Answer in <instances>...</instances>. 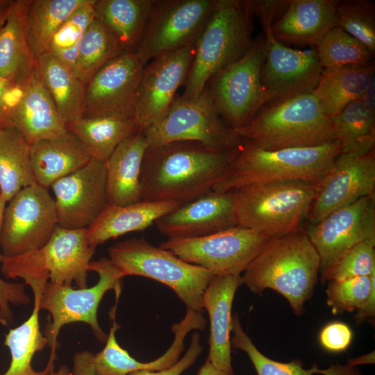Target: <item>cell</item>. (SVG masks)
Returning <instances> with one entry per match:
<instances>
[{
  "instance_id": "cell-1",
  "label": "cell",
  "mask_w": 375,
  "mask_h": 375,
  "mask_svg": "<svg viewBox=\"0 0 375 375\" xmlns=\"http://www.w3.org/2000/svg\"><path fill=\"white\" fill-rule=\"evenodd\" d=\"M234 149L217 151L193 141L149 147L141 169L142 200L185 203L212 191Z\"/></svg>"
},
{
  "instance_id": "cell-2",
  "label": "cell",
  "mask_w": 375,
  "mask_h": 375,
  "mask_svg": "<svg viewBox=\"0 0 375 375\" xmlns=\"http://www.w3.org/2000/svg\"><path fill=\"white\" fill-rule=\"evenodd\" d=\"M320 259L306 230L301 228L272 238L243 272L242 284L260 294L271 289L288 302L301 316L313 294L319 274Z\"/></svg>"
},
{
  "instance_id": "cell-3",
  "label": "cell",
  "mask_w": 375,
  "mask_h": 375,
  "mask_svg": "<svg viewBox=\"0 0 375 375\" xmlns=\"http://www.w3.org/2000/svg\"><path fill=\"white\" fill-rule=\"evenodd\" d=\"M342 152L339 141L317 147L268 150L242 140L212 191L229 192L256 184L301 181L319 183Z\"/></svg>"
},
{
  "instance_id": "cell-4",
  "label": "cell",
  "mask_w": 375,
  "mask_h": 375,
  "mask_svg": "<svg viewBox=\"0 0 375 375\" xmlns=\"http://www.w3.org/2000/svg\"><path fill=\"white\" fill-rule=\"evenodd\" d=\"M253 1L214 0L194 42L192 63L181 96L197 98L216 73L239 60L252 47Z\"/></svg>"
},
{
  "instance_id": "cell-5",
  "label": "cell",
  "mask_w": 375,
  "mask_h": 375,
  "mask_svg": "<svg viewBox=\"0 0 375 375\" xmlns=\"http://www.w3.org/2000/svg\"><path fill=\"white\" fill-rule=\"evenodd\" d=\"M235 135L268 150L317 147L337 141L331 117L312 91L263 106Z\"/></svg>"
},
{
  "instance_id": "cell-6",
  "label": "cell",
  "mask_w": 375,
  "mask_h": 375,
  "mask_svg": "<svg viewBox=\"0 0 375 375\" xmlns=\"http://www.w3.org/2000/svg\"><path fill=\"white\" fill-rule=\"evenodd\" d=\"M96 247L90 246L85 229L56 227L42 248L15 257H3L1 271L6 278H22L31 287L34 300L40 296L49 279L55 284L88 288V266Z\"/></svg>"
},
{
  "instance_id": "cell-7",
  "label": "cell",
  "mask_w": 375,
  "mask_h": 375,
  "mask_svg": "<svg viewBox=\"0 0 375 375\" xmlns=\"http://www.w3.org/2000/svg\"><path fill=\"white\" fill-rule=\"evenodd\" d=\"M318 185L287 181L232 191L237 224L271 238L294 232L308 217Z\"/></svg>"
},
{
  "instance_id": "cell-8",
  "label": "cell",
  "mask_w": 375,
  "mask_h": 375,
  "mask_svg": "<svg viewBox=\"0 0 375 375\" xmlns=\"http://www.w3.org/2000/svg\"><path fill=\"white\" fill-rule=\"evenodd\" d=\"M108 252L123 277L139 276L158 281L172 289L187 308L203 310L202 296L215 276L210 271L187 262L143 238L118 242Z\"/></svg>"
},
{
  "instance_id": "cell-9",
  "label": "cell",
  "mask_w": 375,
  "mask_h": 375,
  "mask_svg": "<svg viewBox=\"0 0 375 375\" xmlns=\"http://www.w3.org/2000/svg\"><path fill=\"white\" fill-rule=\"evenodd\" d=\"M88 271L99 274L98 282L91 288L74 289L72 285L47 282L39 300L40 310H47L51 317L45 328L44 337L51 348V355L44 371L53 370L58 336L61 328L67 324L83 322L91 327L97 339L103 342L107 335L100 327L97 319L99 303L110 290L119 297L122 274L109 258H101L90 261Z\"/></svg>"
},
{
  "instance_id": "cell-10",
  "label": "cell",
  "mask_w": 375,
  "mask_h": 375,
  "mask_svg": "<svg viewBox=\"0 0 375 375\" xmlns=\"http://www.w3.org/2000/svg\"><path fill=\"white\" fill-rule=\"evenodd\" d=\"M283 4L284 1H253L264 31L261 80L267 103L312 91L323 70L315 49H292L274 37L271 26Z\"/></svg>"
},
{
  "instance_id": "cell-11",
  "label": "cell",
  "mask_w": 375,
  "mask_h": 375,
  "mask_svg": "<svg viewBox=\"0 0 375 375\" xmlns=\"http://www.w3.org/2000/svg\"><path fill=\"white\" fill-rule=\"evenodd\" d=\"M142 131L149 147L193 141L215 150L231 151L242 141L219 115L207 86L195 99L175 97L164 115Z\"/></svg>"
},
{
  "instance_id": "cell-12",
  "label": "cell",
  "mask_w": 375,
  "mask_h": 375,
  "mask_svg": "<svg viewBox=\"0 0 375 375\" xmlns=\"http://www.w3.org/2000/svg\"><path fill=\"white\" fill-rule=\"evenodd\" d=\"M264 58L263 37H258L242 58L207 83L217 112L232 129L248 124L268 103L261 80Z\"/></svg>"
},
{
  "instance_id": "cell-13",
  "label": "cell",
  "mask_w": 375,
  "mask_h": 375,
  "mask_svg": "<svg viewBox=\"0 0 375 375\" xmlns=\"http://www.w3.org/2000/svg\"><path fill=\"white\" fill-rule=\"evenodd\" d=\"M271 238L257 231L235 226L201 238L167 239L159 247L215 276L241 275Z\"/></svg>"
},
{
  "instance_id": "cell-14",
  "label": "cell",
  "mask_w": 375,
  "mask_h": 375,
  "mask_svg": "<svg viewBox=\"0 0 375 375\" xmlns=\"http://www.w3.org/2000/svg\"><path fill=\"white\" fill-rule=\"evenodd\" d=\"M54 199L38 184L15 194L6 208L0 235L3 257H15L38 250L52 237L56 227Z\"/></svg>"
},
{
  "instance_id": "cell-15",
  "label": "cell",
  "mask_w": 375,
  "mask_h": 375,
  "mask_svg": "<svg viewBox=\"0 0 375 375\" xmlns=\"http://www.w3.org/2000/svg\"><path fill=\"white\" fill-rule=\"evenodd\" d=\"M214 0H156L133 52L144 65L194 43Z\"/></svg>"
},
{
  "instance_id": "cell-16",
  "label": "cell",
  "mask_w": 375,
  "mask_h": 375,
  "mask_svg": "<svg viewBox=\"0 0 375 375\" xmlns=\"http://www.w3.org/2000/svg\"><path fill=\"white\" fill-rule=\"evenodd\" d=\"M306 232L319 254L322 281L350 249L375 240V193L331 212Z\"/></svg>"
},
{
  "instance_id": "cell-17",
  "label": "cell",
  "mask_w": 375,
  "mask_h": 375,
  "mask_svg": "<svg viewBox=\"0 0 375 375\" xmlns=\"http://www.w3.org/2000/svg\"><path fill=\"white\" fill-rule=\"evenodd\" d=\"M194 54V43L167 52L146 65L137 90L132 118L144 131L167 111L184 85Z\"/></svg>"
},
{
  "instance_id": "cell-18",
  "label": "cell",
  "mask_w": 375,
  "mask_h": 375,
  "mask_svg": "<svg viewBox=\"0 0 375 375\" xmlns=\"http://www.w3.org/2000/svg\"><path fill=\"white\" fill-rule=\"evenodd\" d=\"M51 188L58 226L63 228H87L108 203L105 163L94 159L57 180Z\"/></svg>"
},
{
  "instance_id": "cell-19",
  "label": "cell",
  "mask_w": 375,
  "mask_h": 375,
  "mask_svg": "<svg viewBox=\"0 0 375 375\" xmlns=\"http://www.w3.org/2000/svg\"><path fill=\"white\" fill-rule=\"evenodd\" d=\"M374 188L375 149L364 153L341 152L318 185L308 217L310 224L374 193Z\"/></svg>"
},
{
  "instance_id": "cell-20",
  "label": "cell",
  "mask_w": 375,
  "mask_h": 375,
  "mask_svg": "<svg viewBox=\"0 0 375 375\" xmlns=\"http://www.w3.org/2000/svg\"><path fill=\"white\" fill-rule=\"evenodd\" d=\"M145 65L133 51H122L107 62L85 85L82 117H131Z\"/></svg>"
},
{
  "instance_id": "cell-21",
  "label": "cell",
  "mask_w": 375,
  "mask_h": 375,
  "mask_svg": "<svg viewBox=\"0 0 375 375\" xmlns=\"http://www.w3.org/2000/svg\"><path fill=\"white\" fill-rule=\"evenodd\" d=\"M159 232L167 239L201 238L238 226L233 194L211 191L158 219Z\"/></svg>"
},
{
  "instance_id": "cell-22",
  "label": "cell",
  "mask_w": 375,
  "mask_h": 375,
  "mask_svg": "<svg viewBox=\"0 0 375 375\" xmlns=\"http://www.w3.org/2000/svg\"><path fill=\"white\" fill-rule=\"evenodd\" d=\"M117 303L110 312L112 324L104 348L92 356V367L96 375H128L139 370L160 371L175 364L184 350V340L192 331L202 330L204 322L197 312L188 310L183 319L172 326L174 335L169 349L157 359L142 362L133 358L118 344L116 331L120 328L115 320Z\"/></svg>"
},
{
  "instance_id": "cell-23",
  "label": "cell",
  "mask_w": 375,
  "mask_h": 375,
  "mask_svg": "<svg viewBox=\"0 0 375 375\" xmlns=\"http://www.w3.org/2000/svg\"><path fill=\"white\" fill-rule=\"evenodd\" d=\"M0 125L16 128L30 146L40 140L58 138L67 131L66 122L35 69Z\"/></svg>"
},
{
  "instance_id": "cell-24",
  "label": "cell",
  "mask_w": 375,
  "mask_h": 375,
  "mask_svg": "<svg viewBox=\"0 0 375 375\" xmlns=\"http://www.w3.org/2000/svg\"><path fill=\"white\" fill-rule=\"evenodd\" d=\"M338 0H289L273 20L276 39L285 45L315 46L336 24Z\"/></svg>"
},
{
  "instance_id": "cell-25",
  "label": "cell",
  "mask_w": 375,
  "mask_h": 375,
  "mask_svg": "<svg viewBox=\"0 0 375 375\" xmlns=\"http://www.w3.org/2000/svg\"><path fill=\"white\" fill-rule=\"evenodd\" d=\"M241 275L214 276L202 296V307L210 319L207 360L216 368L233 374L230 344L232 305Z\"/></svg>"
},
{
  "instance_id": "cell-26",
  "label": "cell",
  "mask_w": 375,
  "mask_h": 375,
  "mask_svg": "<svg viewBox=\"0 0 375 375\" xmlns=\"http://www.w3.org/2000/svg\"><path fill=\"white\" fill-rule=\"evenodd\" d=\"M182 204L175 201L148 200L124 206L108 203L101 215L86 228L87 241L90 246L97 247L110 239L143 231Z\"/></svg>"
},
{
  "instance_id": "cell-27",
  "label": "cell",
  "mask_w": 375,
  "mask_h": 375,
  "mask_svg": "<svg viewBox=\"0 0 375 375\" xmlns=\"http://www.w3.org/2000/svg\"><path fill=\"white\" fill-rule=\"evenodd\" d=\"M149 146L139 130L122 141L104 162L108 203L124 206L142 200L141 169Z\"/></svg>"
},
{
  "instance_id": "cell-28",
  "label": "cell",
  "mask_w": 375,
  "mask_h": 375,
  "mask_svg": "<svg viewBox=\"0 0 375 375\" xmlns=\"http://www.w3.org/2000/svg\"><path fill=\"white\" fill-rule=\"evenodd\" d=\"M30 3L10 1L6 19L0 28V76L20 85L31 77L36 62L28 41Z\"/></svg>"
},
{
  "instance_id": "cell-29",
  "label": "cell",
  "mask_w": 375,
  "mask_h": 375,
  "mask_svg": "<svg viewBox=\"0 0 375 375\" xmlns=\"http://www.w3.org/2000/svg\"><path fill=\"white\" fill-rule=\"evenodd\" d=\"M30 155L36 183L46 189L91 159L80 141L68 130L58 138L31 144Z\"/></svg>"
},
{
  "instance_id": "cell-30",
  "label": "cell",
  "mask_w": 375,
  "mask_h": 375,
  "mask_svg": "<svg viewBox=\"0 0 375 375\" xmlns=\"http://www.w3.org/2000/svg\"><path fill=\"white\" fill-rule=\"evenodd\" d=\"M374 77V61L363 65L323 69L312 92L331 117L350 103L361 100Z\"/></svg>"
},
{
  "instance_id": "cell-31",
  "label": "cell",
  "mask_w": 375,
  "mask_h": 375,
  "mask_svg": "<svg viewBox=\"0 0 375 375\" xmlns=\"http://www.w3.org/2000/svg\"><path fill=\"white\" fill-rule=\"evenodd\" d=\"M35 72L67 124L82 117L85 85L72 68L46 52L36 59Z\"/></svg>"
},
{
  "instance_id": "cell-32",
  "label": "cell",
  "mask_w": 375,
  "mask_h": 375,
  "mask_svg": "<svg viewBox=\"0 0 375 375\" xmlns=\"http://www.w3.org/2000/svg\"><path fill=\"white\" fill-rule=\"evenodd\" d=\"M91 159L105 162L117 146L138 131L133 118L126 115L82 117L67 124Z\"/></svg>"
},
{
  "instance_id": "cell-33",
  "label": "cell",
  "mask_w": 375,
  "mask_h": 375,
  "mask_svg": "<svg viewBox=\"0 0 375 375\" xmlns=\"http://www.w3.org/2000/svg\"><path fill=\"white\" fill-rule=\"evenodd\" d=\"M156 0H95L94 18L113 36L123 51H133Z\"/></svg>"
},
{
  "instance_id": "cell-34",
  "label": "cell",
  "mask_w": 375,
  "mask_h": 375,
  "mask_svg": "<svg viewBox=\"0 0 375 375\" xmlns=\"http://www.w3.org/2000/svg\"><path fill=\"white\" fill-rule=\"evenodd\" d=\"M37 184L30 155V145L21 132L0 125V189L7 202L22 189Z\"/></svg>"
},
{
  "instance_id": "cell-35",
  "label": "cell",
  "mask_w": 375,
  "mask_h": 375,
  "mask_svg": "<svg viewBox=\"0 0 375 375\" xmlns=\"http://www.w3.org/2000/svg\"><path fill=\"white\" fill-rule=\"evenodd\" d=\"M88 0H31L28 41L36 59L47 52L55 33Z\"/></svg>"
},
{
  "instance_id": "cell-36",
  "label": "cell",
  "mask_w": 375,
  "mask_h": 375,
  "mask_svg": "<svg viewBox=\"0 0 375 375\" xmlns=\"http://www.w3.org/2000/svg\"><path fill=\"white\" fill-rule=\"evenodd\" d=\"M331 119L342 153H364L374 149L375 112L362 101L350 103Z\"/></svg>"
},
{
  "instance_id": "cell-37",
  "label": "cell",
  "mask_w": 375,
  "mask_h": 375,
  "mask_svg": "<svg viewBox=\"0 0 375 375\" xmlns=\"http://www.w3.org/2000/svg\"><path fill=\"white\" fill-rule=\"evenodd\" d=\"M39 302L34 301L31 315L21 325L10 329L6 335L4 345L10 352L8 369L2 375H47L44 371L38 372L32 367L34 354L48 344L40 331Z\"/></svg>"
},
{
  "instance_id": "cell-38",
  "label": "cell",
  "mask_w": 375,
  "mask_h": 375,
  "mask_svg": "<svg viewBox=\"0 0 375 375\" xmlns=\"http://www.w3.org/2000/svg\"><path fill=\"white\" fill-rule=\"evenodd\" d=\"M122 51L111 33L94 18L81 40L73 70L86 85L101 67Z\"/></svg>"
},
{
  "instance_id": "cell-39",
  "label": "cell",
  "mask_w": 375,
  "mask_h": 375,
  "mask_svg": "<svg viewBox=\"0 0 375 375\" xmlns=\"http://www.w3.org/2000/svg\"><path fill=\"white\" fill-rule=\"evenodd\" d=\"M315 49L323 69L363 65L374 57L367 47L338 26L331 28Z\"/></svg>"
},
{
  "instance_id": "cell-40",
  "label": "cell",
  "mask_w": 375,
  "mask_h": 375,
  "mask_svg": "<svg viewBox=\"0 0 375 375\" xmlns=\"http://www.w3.org/2000/svg\"><path fill=\"white\" fill-rule=\"evenodd\" d=\"M230 338L231 349L244 351L251 361L258 375H326L328 369H321L317 364L306 369L301 360H293L289 362H281L269 358L262 353L252 342L243 330L239 315H232Z\"/></svg>"
},
{
  "instance_id": "cell-41",
  "label": "cell",
  "mask_w": 375,
  "mask_h": 375,
  "mask_svg": "<svg viewBox=\"0 0 375 375\" xmlns=\"http://www.w3.org/2000/svg\"><path fill=\"white\" fill-rule=\"evenodd\" d=\"M94 2L88 0L60 26L51 40L47 52L72 69L81 40L94 18Z\"/></svg>"
},
{
  "instance_id": "cell-42",
  "label": "cell",
  "mask_w": 375,
  "mask_h": 375,
  "mask_svg": "<svg viewBox=\"0 0 375 375\" xmlns=\"http://www.w3.org/2000/svg\"><path fill=\"white\" fill-rule=\"evenodd\" d=\"M336 24L375 53V4L369 0L339 1Z\"/></svg>"
},
{
  "instance_id": "cell-43",
  "label": "cell",
  "mask_w": 375,
  "mask_h": 375,
  "mask_svg": "<svg viewBox=\"0 0 375 375\" xmlns=\"http://www.w3.org/2000/svg\"><path fill=\"white\" fill-rule=\"evenodd\" d=\"M375 287V273L370 276H354L328 282L326 303L335 315L353 312L367 300Z\"/></svg>"
},
{
  "instance_id": "cell-44",
  "label": "cell",
  "mask_w": 375,
  "mask_h": 375,
  "mask_svg": "<svg viewBox=\"0 0 375 375\" xmlns=\"http://www.w3.org/2000/svg\"><path fill=\"white\" fill-rule=\"evenodd\" d=\"M375 240L360 242L347 251L327 273L322 283L375 273Z\"/></svg>"
},
{
  "instance_id": "cell-45",
  "label": "cell",
  "mask_w": 375,
  "mask_h": 375,
  "mask_svg": "<svg viewBox=\"0 0 375 375\" xmlns=\"http://www.w3.org/2000/svg\"><path fill=\"white\" fill-rule=\"evenodd\" d=\"M202 351L200 334L195 331L191 336L188 350L172 366L160 371H135L128 375H181L193 365ZM92 355L88 351L76 353L73 360L72 375H96L92 367Z\"/></svg>"
},
{
  "instance_id": "cell-46",
  "label": "cell",
  "mask_w": 375,
  "mask_h": 375,
  "mask_svg": "<svg viewBox=\"0 0 375 375\" xmlns=\"http://www.w3.org/2000/svg\"><path fill=\"white\" fill-rule=\"evenodd\" d=\"M25 283H10L0 277V324H12V312L10 305H27L30 297L25 291Z\"/></svg>"
},
{
  "instance_id": "cell-47",
  "label": "cell",
  "mask_w": 375,
  "mask_h": 375,
  "mask_svg": "<svg viewBox=\"0 0 375 375\" xmlns=\"http://www.w3.org/2000/svg\"><path fill=\"white\" fill-rule=\"evenodd\" d=\"M353 332L351 328L342 322H333L321 330L319 340L322 347L331 352L346 350L351 344Z\"/></svg>"
},
{
  "instance_id": "cell-48",
  "label": "cell",
  "mask_w": 375,
  "mask_h": 375,
  "mask_svg": "<svg viewBox=\"0 0 375 375\" xmlns=\"http://www.w3.org/2000/svg\"><path fill=\"white\" fill-rule=\"evenodd\" d=\"M24 85L0 76V122L16 103Z\"/></svg>"
},
{
  "instance_id": "cell-49",
  "label": "cell",
  "mask_w": 375,
  "mask_h": 375,
  "mask_svg": "<svg viewBox=\"0 0 375 375\" xmlns=\"http://www.w3.org/2000/svg\"><path fill=\"white\" fill-rule=\"evenodd\" d=\"M375 317V287L373 288L365 303L356 310L353 319L357 325L366 322L374 321Z\"/></svg>"
},
{
  "instance_id": "cell-50",
  "label": "cell",
  "mask_w": 375,
  "mask_h": 375,
  "mask_svg": "<svg viewBox=\"0 0 375 375\" xmlns=\"http://www.w3.org/2000/svg\"><path fill=\"white\" fill-rule=\"evenodd\" d=\"M356 366L351 360L347 365L332 364L326 375H361Z\"/></svg>"
},
{
  "instance_id": "cell-51",
  "label": "cell",
  "mask_w": 375,
  "mask_h": 375,
  "mask_svg": "<svg viewBox=\"0 0 375 375\" xmlns=\"http://www.w3.org/2000/svg\"><path fill=\"white\" fill-rule=\"evenodd\" d=\"M375 77L371 81L360 101L371 110L375 112Z\"/></svg>"
},
{
  "instance_id": "cell-52",
  "label": "cell",
  "mask_w": 375,
  "mask_h": 375,
  "mask_svg": "<svg viewBox=\"0 0 375 375\" xmlns=\"http://www.w3.org/2000/svg\"><path fill=\"white\" fill-rule=\"evenodd\" d=\"M197 375H233L218 369L206 359L204 364L200 367Z\"/></svg>"
},
{
  "instance_id": "cell-53",
  "label": "cell",
  "mask_w": 375,
  "mask_h": 375,
  "mask_svg": "<svg viewBox=\"0 0 375 375\" xmlns=\"http://www.w3.org/2000/svg\"><path fill=\"white\" fill-rule=\"evenodd\" d=\"M10 1L0 0V28L4 24L9 9Z\"/></svg>"
},
{
  "instance_id": "cell-54",
  "label": "cell",
  "mask_w": 375,
  "mask_h": 375,
  "mask_svg": "<svg viewBox=\"0 0 375 375\" xmlns=\"http://www.w3.org/2000/svg\"><path fill=\"white\" fill-rule=\"evenodd\" d=\"M7 203V201H6V199H4L3 194H2V192L1 191V189H0V235H1V228H2V225H3V217H4V213H5V210H6V203ZM3 255L1 252V250H0V264H1V260L3 258Z\"/></svg>"
},
{
  "instance_id": "cell-55",
  "label": "cell",
  "mask_w": 375,
  "mask_h": 375,
  "mask_svg": "<svg viewBox=\"0 0 375 375\" xmlns=\"http://www.w3.org/2000/svg\"><path fill=\"white\" fill-rule=\"evenodd\" d=\"M47 375H72V373L66 365H62L58 371L53 370Z\"/></svg>"
}]
</instances>
